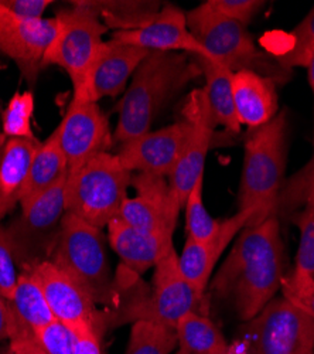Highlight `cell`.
I'll return each mask as SVG.
<instances>
[{
  "label": "cell",
  "instance_id": "f546056e",
  "mask_svg": "<svg viewBox=\"0 0 314 354\" xmlns=\"http://www.w3.org/2000/svg\"><path fill=\"white\" fill-rule=\"evenodd\" d=\"M204 176L195 182L193 190L190 192L186 209V230L187 239L197 243H207L217 234L221 221L213 218L204 205Z\"/></svg>",
  "mask_w": 314,
  "mask_h": 354
},
{
  "label": "cell",
  "instance_id": "1f68e13d",
  "mask_svg": "<svg viewBox=\"0 0 314 354\" xmlns=\"http://www.w3.org/2000/svg\"><path fill=\"white\" fill-rule=\"evenodd\" d=\"M314 55V8L291 33V46L277 62L289 71L295 67H306Z\"/></svg>",
  "mask_w": 314,
  "mask_h": 354
},
{
  "label": "cell",
  "instance_id": "ba28073f",
  "mask_svg": "<svg viewBox=\"0 0 314 354\" xmlns=\"http://www.w3.org/2000/svg\"><path fill=\"white\" fill-rule=\"evenodd\" d=\"M66 183L67 177L33 201L20 205V216L6 227L16 265L21 270L50 259L67 213Z\"/></svg>",
  "mask_w": 314,
  "mask_h": 354
},
{
  "label": "cell",
  "instance_id": "8d00e7d4",
  "mask_svg": "<svg viewBox=\"0 0 314 354\" xmlns=\"http://www.w3.org/2000/svg\"><path fill=\"white\" fill-rule=\"evenodd\" d=\"M0 5L19 17L39 20L44 19V13L52 5V0H0Z\"/></svg>",
  "mask_w": 314,
  "mask_h": 354
},
{
  "label": "cell",
  "instance_id": "3957f363",
  "mask_svg": "<svg viewBox=\"0 0 314 354\" xmlns=\"http://www.w3.org/2000/svg\"><path fill=\"white\" fill-rule=\"evenodd\" d=\"M286 115L277 113L268 124L249 131L238 192V212L249 210L246 227L275 216L276 201L286 171Z\"/></svg>",
  "mask_w": 314,
  "mask_h": 354
},
{
  "label": "cell",
  "instance_id": "e575fe53",
  "mask_svg": "<svg viewBox=\"0 0 314 354\" xmlns=\"http://www.w3.org/2000/svg\"><path fill=\"white\" fill-rule=\"evenodd\" d=\"M16 261L13 257L12 245L6 227L0 223V297L9 299L17 282Z\"/></svg>",
  "mask_w": 314,
  "mask_h": 354
},
{
  "label": "cell",
  "instance_id": "ab89813d",
  "mask_svg": "<svg viewBox=\"0 0 314 354\" xmlns=\"http://www.w3.org/2000/svg\"><path fill=\"white\" fill-rule=\"evenodd\" d=\"M307 68V77H308V84L313 91V100H314V55L310 58L308 64L306 66ZM313 149H314V112H313Z\"/></svg>",
  "mask_w": 314,
  "mask_h": 354
},
{
  "label": "cell",
  "instance_id": "74e56055",
  "mask_svg": "<svg viewBox=\"0 0 314 354\" xmlns=\"http://www.w3.org/2000/svg\"><path fill=\"white\" fill-rule=\"evenodd\" d=\"M283 297L300 306L314 319V283L300 290H284Z\"/></svg>",
  "mask_w": 314,
  "mask_h": 354
},
{
  "label": "cell",
  "instance_id": "7a4b0ae2",
  "mask_svg": "<svg viewBox=\"0 0 314 354\" xmlns=\"http://www.w3.org/2000/svg\"><path fill=\"white\" fill-rule=\"evenodd\" d=\"M202 71L183 53H150L132 78L117 106L113 143H125L150 132L161 109Z\"/></svg>",
  "mask_w": 314,
  "mask_h": 354
},
{
  "label": "cell",
  "instance_id": "d6986e66",
  "mask_svg": "<svg viewBox=\"0 0 314 354\" xmlns=\"http://www.w3.org/2000/svg\"><path fill=\"white\" fill-rule=\"evenodd\" d=\"M251 217L252 212L249 210L237 212L235 216L221 221L217 234L207 243H197L187 239L179 255V265L186 279L203 299L217 261L235 235L248 225Z\"/></svg>",
  "mask_w": 314,
  "mask_h": 354
},
{
  "label": "cell",
  "instance_id": "d590c367",
  "mask_svg": "<svg viewBox=\"0 0 314 354\" xmlns=\"http://www.w3.org/2000/svg\"><path fill=\"white\" fill-rule=\"evenodd\" d=\"M72 330L75 333L74 354H104L101 346L102 333L94 324H79Z\"/></svg>",
  "mask_w": 314,
  "mask_h": 354
},
{
  "label": "cell",
  "instance_id": "484cf974",
  "mask_svg": "<svg viewBox=\"0 0 314 354\" xmlns=\"http://www.w3.org/2000/svg\"><path fill=\"white\" fill-rule=\"evenodd\" d=\"M288 220L299 227L300 243L295 270L282 281V292L300 290L314 283V194Z\"/></svg>",
  "mask_w": 314,
  "mask_h": 354
},
{
  "label": "cell",
  "instance_id": "9a60e30c",
  "mask_svg": "<svg viewBox=\"0 0 314 354\" xmlns=\"http://www.w3.org/2000/svg\"><path fill=\"white\" fill-rule=\"evenodd\" d=\"M188 135L190 122L183 118L168 127L122 143L117 156L122 166L132 173H146L168 179L181 156Z\"/></svg>",
  "mask_w": 314,
  "mask_h": 354
},
{
  "label": "cell",
  "instance_id": "4fadbf2b",
  "mask_svg": "<svg viewBox=\"0 0 314 354\" xmlns=\"http://www.w3.org/2000/svg\"><path fill=\"white\" fill-rule=\"evenodd\" d=\"M132 186L135 197H126L118 217L126 224L160 237L173 239L180 207L171 196L166 177L137 173Z\"/></svg>",
  "mask_w": 314,
  "mask_h": 354
},
{
  "label": "cell",
  "instance_id": "8fae6325",
  "mask_svg": "<svg viewBox=\"0 0 314 354\" xmlns=\"http://www.w3.org/2000/svg\"><path fill=\"white\" fill-rule=\"evenodd\" d=\"M183 118L190 122V135L173 173L167 179L171 196L180 209L184 207L195 182L204 176V166L217 125L203 88L194 90L188 95L183 108Z\"/></svg>",
  "mask_w": 314,
  "mask_h": 354
},
{
  "label": "cell",
  "instance_id": "6da1fadb",
  "mask_svg": "<svg viewBox=\"0 0 314 354\" xmlns=\"http://www.w3.org/2000/svg\"><path fill=\"white\" fill-rule=\"evenodd\" d=\"M284 279V251L276 216L245 227L211 282L218 298L230 302L249 322L276 295Z\"/></svg>",
  "mask_w": 314,
  "mask_h": 354
},
{
  "label": "cell",
  "instance_id": "44dd1931",
  "mask_svg": "<svg viewBox=\"0 0 314 354\" xmlns=\"http://www.w3.org/2000/svg\"><path fill=\"white\" fill-rule=\"evenodd\" d=\"M106 228L113 251L119 255L125 267L136 275L156 267L159 259L175 247L173 239L140 231L119 217L113 218Z\"/></svg>",
  "mask_w": 314,
  "mask_h": 354
},
{
  "label": "cell",
  "instance_id": "cb8c5ba5",
  "mask_svg": "<svg viewBox=\"0 0 314 354\" xmlns=\"http://www.w3.org/2000/svg\"><path fill=\"white\" fill-rule=\"evenodd\" d=\"M194 60L204 75L206 85L203 91L215 124L233 133H238L241 131V122L238 120L233 95L234 73L206 57H194Z\"/></svg>",
  "mask_w": 314,
  "mask_h": 354
},
{
  "label": "cell",
  "instance_id": "8992f818",
  "mask_svg": "<svg viewBox=\"0 0 314 354\" xmlns=\"http://www.w3.org/2000/svg\"><path fill=\"white\" fill-rule=\"evenodd\" d=\"M186 19L191 35L211 60L231 73L255 71L275 82H286L291 78V71L277 58L275 60L255 46L246 26L211 12L204 3L187 12Z\"/></svg>",
  "mask_w": 314,
  "mask_h": 354
},
{
  "label": "cell",
  "instance_id": "5b68a950",
  "mask_svg": "<svg viewBox=\"0 0 314 354\" xmlns=\"http://www.w3.org/2000/svg\"><path fill=\"white\" fill-rule=\"evenodd\" d=\"M132 179L117 153H99L68 171L66 212L102 230L118 217Z\"/></svg>",
  "mask_w": 314,
  "mask_h": 354
},
{
  "label": "cell",
  "instance_id": "ffe728a7",
  "mask_svg": "<svg viewBox=\"0 0 314 354\" xmlns=\"http://www.w3.org/2000/svg\"><path fill=\"white\" fill-rule=\"evenodd\" d=\"M150 51L117 40L104 41L90 78L91 100L117 97L126 88L128 80L144 63Z\"/></svg>",
  "mask_w": 314,
  "mask_h": 354
},
{
  "label": "cell",
  "instance_id": "e0dca14e",
  "mask_svg": "<svg viewBox=\"0 0 314 354\" xmlns=\"http://www.w3.org/2000/svg\"><path fill=\"white\" fill-rule=\"evenodd\" d=\"M28 270L37 278L57 320L68 324L71 329L90 323L102 330V317L97 312V304L67 272L51 261L39 262Z\"/></svg>",
  "mask_w": 314,
  "mask_h": 354
},
{
  "label": "cell",
  "instance_id": "f1b7e54d",
  "mask_svg": "<svg viewBox=\"0 0 314 354\" xmlns=\"http://www.w3.org/2000/svg\"><path fill=\"white\" fill-rule=\"evenodd\" d=\"M314 194V153L311 159L289 179H284L279 193L275 216L279 220H288L292 214L303 209L307 200Z\"/></svg>",
  "mask_w": 314,
  "mask_h": 354
},
{
  "label": "cell",
  "instance_id": "9c48e42d",
  "mask_svg": "<svg viewBox=\"0 0 314 354\" xmlns=\"http://www.w3.org/2000/svg\"><path fill=\"white\" fill-rule=\"evenodd\" d=\"M251 354H313L314 319L292 301L272 299L249 320Z\"/></svg>",
  "mask_w": 314,
  "mask_h": 354
},
{
  "label": "cell",
  "instance_id": "60d3db41",
  "mask_svg": "<svg viewBox=\"0 0 314 354\" xmlns=\"http://www.w3.org/2000/svg\"><path fill=\"white\" fill-rule=\"evenodd\" d=\"M0 354H44L41 348H14L12 346H8L0 351Z\"/></svg>",
  "mask_w": 314,
  "mask_h": 354
},
{
  "label": "cell",
  "instance_id": "ee69618b",
  "mask_svg": "<svg viewBox=\"0 0 314 354\" xmlns=\"http://www.w3.org/2000/svg\"><path fill=\"white\" fill-rule=\"evenodd\" d=\"M313 354H314V353H313Z\"/></svg>",
  "mask_w": 314,
  "mask_h": 354
},
{
  "label": "cell",
  "instance_id": "603a6c76",
  "mask_svg": "<svg viewBox=\"0 0 314 354\" xmlns=\"http://www.w3.org/2000/svg\"><path fill=\"white\" fill-rule=\"evenodd\" d=\"M233 95L241 125L259 128L277 115L276 82L255 71L233 74Z\"/></svg>",
  "mask_w": 314,
  "mask_h": 354
},
{
  "label": "cell",
  "instance_id": "4316f807",
  "mask_svg": "<svg viewBox=\"0 0 314 354\" xmlns=\"http://www.w3.org/2000/svg\"><path fill=\"white\" fill-rule=\"evenodd\" d=\"M179 347L183 354H228V344L219 329L206 316L190 312L176 326Z\"/></svg>",
  "mask_w": 314,
  "mask_h": 354
},
{
  "label": "cell",
  "instance_id": "7bdbcfd3",
  "mask_svg": "<svg viewBox=\"0 0 314 354\" xmlns=\"http://www.w3.org/2000/svg\"><path fill=\"white\" fill-rule=\"evenodd\" d=\"M176 354H183V353H181V351H177V353H176Z\"/></svg>",
  "mask_w": 314,
  "mask_h": 354
},
{
  "label": "cell",
  "instance_id": "2e32d148",
  "mask_svg": "<svg viewBox=\"0 0 314 354\" xmlns=\"http://www.w3.org/2000/svg\"><path fill=\"white\" fill-rule=\"evenodd\" d=\"M112 39L150 53H183L193 57L210 58L204 47L191 35L186 13L175 5H166L149 21L135 30L115 32Z\"/></svg>",
  "mask_w": 314,
  "mask_h": 354
},
{
  "label": "cell",
  "instance_id": "d4e9b609",
  "mask_svg": "<svg viewBox=\"0 0 314 354\" xmlns=\"http://www.w3.org/2000/svg\"><path fill=\"white\" fill-rule=\"evenodd\" d=\"M68 176V163L61 151L59 139L52 132L37 151L26 186L20 196L19 205L27 204L50 190Z\"/></svg>",
  "mask_w": 314,
  "mask_h": 354
},
{
  "label": "cell",
  "instance_id": "5bb4252c",
  "mask_svg": "<svg viewBox=\"0 0 314 354\" xmlns=\"http://www.w3.org/2000/svg\"><path fill=\"white\" fill-rule=\"evenodd\" d=\"M55 17L28 20L0 5V53L14 62L23 78L36 84L54 37Z\"/></svg>",
  "mask_w": 314,
  "mask_h": 354
},
{
  "label": "cell",
  "instance_id": "836d02e7",
  "mask_svg": "<svg viewBox=\"0 0 314 354\" xmlns=\"http://www.w3.org/2000/svg\"><path fill=\"white\" fill-rule=\"evenodd\" d=\"M204 5L217 15L248 26L264 8L265 2H259V0H208Z\"/></svg>",
  "mask_w": 314,
  "mask_h": 354
},
{
  "label": "cell",
  "instance_id": "30bf717a",
  "mask_svg": "<svg viewBox=\"0 0 314 354\" xmlns=\"http://www.w3.org/2000/svg\"><path fill=\"white\" fill-rule=\"evenodd\" d=\"M204 299L183 275L179 254L171 247L156 263L150 297L135 305L136 320H152L176 329L183 316L197 312Z\"/></svg>",
  "mask_w": 314,
  "mask_h": 354
},
{
  "label": "cell",
  "instance_id": "7402d4cb",
  "mask_svg": "<svg viewBox=\"0 0 314 354\" xmlns=\"http://www.w3.org/2000/svg\"><path fill=\"white\" fill-rule=\"evenodd\" d=\"M41 142L0 135V223L20 201L33 159Z\"/></svg>",
  "mask_w": 314,
  "mask_h": 354
},
{
  "label": "cell",
  "instance_id": "277c9868",
  "mask_svg": "<svg viewBox=\"0 0 314 354\" xmlns=\"http://www.w3.org/2000/svg\"><path fill=\"white\" fill-rule=\"evenodd\" d=\"M70 3L72 5L70 9L60 10L55 16V32L46 51L43 67L63 68L72 82V98L92 101L90 78L108 27L87 0Z\"/></svg>",
  "mask_w": 314,
  "mask_h": 354
},
{
  "label": "cell",
  "instance_id": "ac0fdd59",
  "mask_svg": "<svg viewBox=\"0 0 314 354\" xmlns=\"http://www.w3.org/2000/svg\"><path fill=\"white\" fill-rule=\"evenodd\" d=\"M6 306L9 346L14 348H41L37 332L55 317L32 270H21Z\"/></svg>",
  "mask_w": 314,
  "mask_h": 354
},
{
  "label": "cell",
  "instance_id": "f35d334b",
  "mask_svg": "<svg viewBox=\"0 0 314 354\" xmlns=\"http://www.w3.org/2000/svg\"><path fill=\"white\" fill-rule=\"evenodd\" d=\"M8 339V306L6 299L0 297V343Z\"/></svg>",
  "mask_w": 314,
  "mask_h": 354
},
{
  "label": "cell",
  "instance_id": "d6a6232c",
  "mask_svg": "<svg viewBox=\"0 0 314 354\" xmlns=\"http://www.w3.org/2000/svg\"><path fill=\"white\" fill-rule=\"evenodd\" d=\"M37 340L44 354H74L75 333L57 319L37 332Z\"/></svg>",
  "mask_w": 314,
  "mask_h": 354
},
{
  "label": "cell",
  "instance_id": "83f0119b",
  "mask_svg": "<svg viewBox=\"0 0 314 354\" xmlns=\"http://www.w3.org/2000/svg\"><path fill=\"white\" fill-rule=\"evenodd\" d=\"M176 346V329L152 320H136L125 354H170Z\"/></svg>",
  "mask_w": 314,
  "mask_h": 354
},
{
  "label": "cell",
  "instance_id": "b9f144b4",
  "mask_svg": "<svg viewBox=\"0 0 314 354\" xmlns=\"http://www.w3.org/2000/svg\"><path fill=\"white\" fill-rule=\"evenodd\" d=\"M228 354H245V351H244L239 346L233 344V346L230 347V353H228Z\"/></svg>",
  "mask_w": 314,
  "mask_h": 354
},
{
  "label": "cell",
  "instance_id": "52a82bcc",
  "mask_svg": "<svg viewBox=\"0 0 314 354\" xmlns=\"http://www.w3.org/2000/svg\"><path fill=\"white\" fill-rule=\"evenodd\" d=\"M48 261L67 272L95 304L112 306L117 302V288L110 277L101 228L66 213Z\"/></svg>",
  "mask_w": 314,
  "mask_h": 354
},
{
  "label": "cell",
  "instance_id": "4dcf8cb0",
  "mask_svg": "<svg viewBox=\"0 0 314 354\" xmlns=\"http://www.w3.org/2000/svg\"><path fill=\"white\" fill-rule=\"evenodd\" d=\"M35 113V95L30 91L16 93L2 111V132L6 138L36 140L32 127Z\"/></svg>",
  "mask_w": 314,
  "mask_h": 354
},
{
  "label": "cell",
  "instance_id": "7c38bea8",
  "mask_svg": "<svg viewBox=\"0 0 314 354\" xmlns=\"http://www.w3.org/2000/svg\"><path fill=\"white\" fill-rule=\"evenodd\" d=\"M54 132L67 159L68 171L109 152L113 146L108 118L94 101L72 98L64 120Z\"/></svg>",
  "mask_w": 314,
  "mask_h": 354
}]
</instances>
